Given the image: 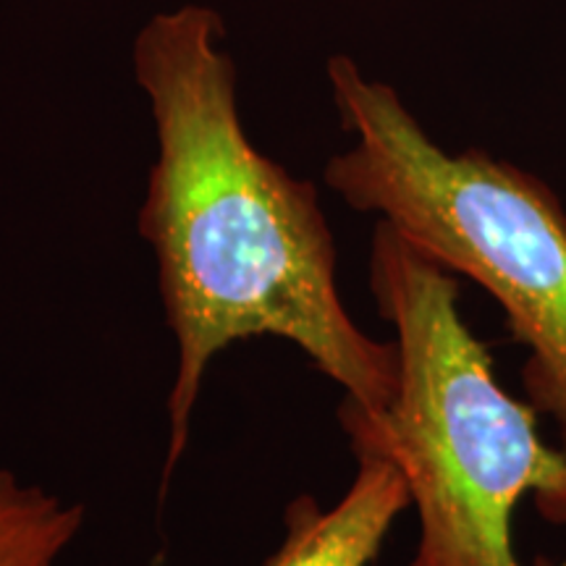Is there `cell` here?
I'll use <instances>...</instances> for the list:
<instances>
[{
	"mask_svg": "<svg viewBox=\"0 0 566 566\" xmlns=\"http://www.w3.org/2000/svg\"><path fill=\"white\" fill-rule=\"evenodd\" d=\"M221 40L216 11L181 6L153 17L134 42L158 142L137 229L176 344L160 501L187 454L212 359L233 344H294L367 412L388 407L399 378L394 342H375L344 307L315 184L252 145Z\"/></svg>",
	"mask_w": 566,
	"mask_h": 566,
	"instance_id": "obj_1",
	"label": "cell"
},
{
	"mask_svg": "<svg viewBox=\"0 0 566 566\" xmlns=\"http://www.w3.org/2000/svg\"><path fill=\"white\" fill-rule=\"evenodd\" d=\"M367 286L394 328L399 378L380 412L344 399L338 424L352 454L386 457L405 475L420 522L409 566H525L512 514L533 495L543 520L566 525V454L537 433V409L495 378L459 310V275L386 221H375Z\"/></svg>",
	"mask_w": 566,
	"mask_h": 566,
	"instance_id": "obj_2",
	"label": "cell"
},
{
	"mask_svg": "<svg viewBox=\"0 0 566 566\" xmlns=\"http://www.w3.org/2000/svg\"><path fill=\"white\" fill-rule=\"evenodd\" d=\"M344 132L354 142L323 179L459 279L475 281L527 346L522 384L566 436V210L535 174L470 147L443 150L391 84L346 55L328 61Z\"/></svg>",
	"mask_w": 566,
	"mask_h": 566,
	"instance_id": "obj_3",
	"label": "cell"
},
{
	"mask_svg": "<svg viewBox=\"0 0 566 566\" xmlns=\"http://www.w3.org/2000/svg\"><path fill=\"white\" fill-rule=\"evenodd\" d=\"M357 475L334 506L313 493L283 509V537L265 566H370L409 509L407 480L391 459L354 454Z\"/></svg>",
	"mask_w": 566,
	"mask_h": 566,
	"instance_id": "obj_4",
	"label": "cell"
},
{
	"mask_svg": "<svg viewBox=\"0 0 566 566\" xmlns=\"http://www.w3.org/2000/svg\"><path fill=\"white\" fill-rule=\"evenodd\" d=\"M87 509L0 464V566H59Z\"/></svg>",
	"mask_w": 566,
	"mask_h": 566,
	"instance_id": "obj_5",
	"label": "cell"
}]
</instances>
